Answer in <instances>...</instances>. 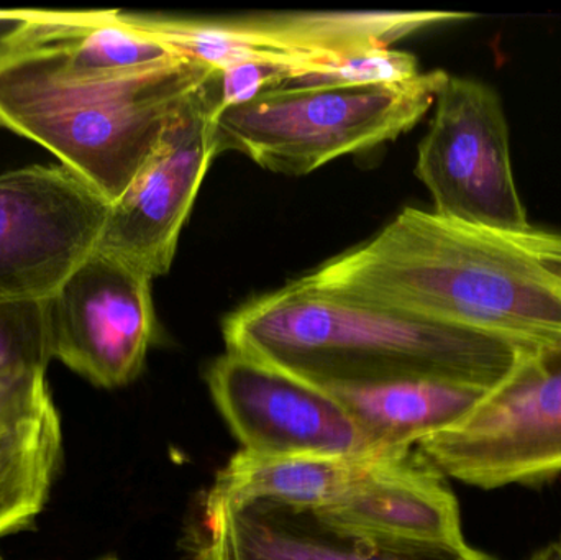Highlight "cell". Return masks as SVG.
I'll return each instance as SVG.
<instances>
[{
    "label": "cell",
    "instance_id": "6da1fadb",
    "mask_svg": "<svg viewBox=\"0 0 561 560\" xmlns=\"http://www.w3.org/2000/svg\"><path fill=\"white\" fill-rule=\"evenodd\" d=\"M217 69L122 10H28L0 36V127L51 151L108 203Z\"/></svg>",
    "mask_w": 561,
    "mask_h": 560
},
{
    "label": "cell",
    "instance_id": "7a4b0ae2",
    "mask_svg": "<svg viewBox=\"0 0 561 560\" xmlns=\"http://www.w3.org/2000/svg\"><path fill=\"white\" fill-rule=\"evenodd\" d=\"M304 285L529 352L561 345V230L471 226L404 207Z\"/></svg>",
    "mask_w": 561,
    "mask_h": 560
},
{
    "label": "cell",
    "instance_id": "3957f363",
    "mask_svg": "<svg viewBox=\"0 0 561 560\" xmlns=\"http://www.w3.org/2000/svg\"><path fill=\"white\" fill-rule=\"evenodd\" d=\"M227 351L319 387L442 380L493 390L520 351L467 329L304 285L256 296L222 322Z\"/></svg>",
    "mask_w": 561,
    "mask_h": 560
},
{
    "label": "cell",
    "instance_id": "277c9868",
    "mask_svg": "<svg viewBox=\"0 0 561 560\" xmlns=\"http://www.w3.org/2000/svg\"><path fill=\"white\" fill-rule=\"evenodd\" d=\"M412 454L278 459L242 449L217 472L204 499L203 523L270 500L408 538L465 541L457 499Z\"/></svg>",
    "mask_w": 561,
    "mask_h": 560
},
{
    "label": "cell",
    "instance_id": "5b68a950",
    "mask_svg": "<svg viewBox=\"0 0 561 560\" xmlns=\"http://www.w3.org/2000/svg\"><path fill=\"white\" fill-rule=\"evenodd\" d=\"M448 76L432 69L398 84L273 89L216 108L214 147L217 157L240 151L275 173H312L414 128L434 107Z\"/></svg>",
    "mask_w": 561,
    "mask_h": 560
},
{
    "label": "cell",
    "instance_id": "8992f818",
    "mask_svg": "<svg viewBox=\"0 0 561 560\" xmlns=\"http://www.w3.org/2000/svg\"><path fill=\"white\" fill-rule=\"evenodd\" d=\"M442 479L493 490L561 476V345L520 352L503 381L457 426L417 444Z\"/></svg>",
    "mask_w": 561,
    "mask_h": 560
},
{
    "label": "cell",
    "instance_id": "52a82bcc",
    "mask_svg": "<svg viewBox=\"0 0 561 560\" xmlns=\"http://www.w3.org/2000/svg\"><path fill=\"white\" fill-rule=\"evenodd\" d=\"M434 107L415 163V176L431 193L432 210L471 226H529L500 92L481 79L450 75Z\"/></svg>",
    "mask_w": 561,
    "mask_h": 560
},
{
    "label": "cell",
    "instance_id": "ba28073f",
    "mask_svg": "<svg viewBox=\"0 0 561 560\" xmlns=\"http://www.w3.org/2000/svg\"><path fill=\"white\" fill-rule=\"evenodd\" d=\"M108 210L62 164L0 174V302L51 298L98 249Z\"/></svg>",
    "mask_w": 561,
    "mask_h": 560
},
{
    "label": "cell",
    "instance_id": "9c48e42d",
    "mask_svg": "<svg viewBox=\"0 0 561 560\" xmlns=\"http://www.w3.org/2000/svg\"><path fill=\"white\" fill-rule=\"evenodd\" d=\"M51 357L99 388L127 387L157 338L151 278L95 250L45 301Z\"/></svg>",
    "mask_w": 561,
    "mask_h": 560
},
{
    "label": "cell",
    "instance_id": "30bf717a",
    "mask_svg": "<svg viewBox=\"0 0 561 560\" xmlns=\"http://www.w3.org/2000/svg\"><path fill=\"white\" fill-rule=\"evenodd\" d=\"M206 378L217 410L247 453L278 459L376 453L327 388L270 362L227 351Z\"/></svg>",
    "mask_w": 561,
    "mask_h": 560
},
{
    "label": "cell",
    "instance_id": "8fae6325",
    "mask_svg": "<svg viewBox=\"0 0 561 560\" xmlns=\"http://www.w3.org/2000/svg\"><path fill=\"white\" fill-rule=\"evenodd\" d=\"M217 79L219 71L191 99L153 157L111 204L95 249L151 279L170 272L181 230L217 157L213 140Z\"/></svg>",
    "mask_w": 561,
    "mask_h": 560
},
{
    "label": "cell",
    "instance_id": "7c38bea8",
    "mask_svg": "<svg viewBox=\"0 0 561 560\" xmlns=\"http://www.w3.org/2000/svg\"><path fill=\"white\" fill-rule=\"evenodd\" d=\"M187 549L191 560H493L465 541L408 538L270 500L203 523Z\"/></svg>",
    "mask_w": 561,
    "mask_h": 560
},
{
    "label": "cell",
    "instance_id": "4fadbf2b",
    "mask_svg": "<svg viewBox=\"0 0 561 560\" xmlns=\"http://www.w3.org/2000/svg\"><path fill=\"white\" fill-rule=\"evenodd\" d=\"M376 453H412L421 441L450 430L488 390L442 380H399L327 387Z\"/></svg>",
    "mask_w": 561,
    "mask_h": 560
},
{
    "label": "cell",
    "instance_id": "5bb4252c",
    "mask_svg": "<svg viewBox=\"0 0 561 560\" xmlns=\"http://www.w3.org/2000/svg\"><path fill=\"white\" fill-rule=\"evenodd\" d=\"M62 460L55 404L0 434V539L28 528L43 512Z\"/></svg>",
    "mask_w": 561,
    "mask_h": 560
},
{
    "label": "cell",
    "instance_id": "9a60e30c",
    "mask_svg": "<svg viewBox=\"0 0 561 560\" xmlns=\"http://www.w3.org/2000/svg\"><path fill=\"white\" fill-rule=\"evenodd\" d=\"M421 72V65L411 53L398 52L391 46H373L300 66L278 89L398 84L417 78Z\"/></svg>",
    "mask_w": 561,
    "mask_h": 560
},
{
    "label": "cell",
    "instance_id": "2e32d148",
    "mask_svg": "<svg viewBox=\"0 0 561 560\" xmlns=\"http://www.w3.org/2000/svg\"><path fill=\"white\" fill-rule=\"evenodd\" d=\"M51 361L45 301L0 302V377L45 374Z\"/></svg>",
    "mask_w": 561,
    "mask_h": 560
},
{
    "label": "cell",
    "instance_id": "e0dca14e",
    "mask_svg": "<svg viewBox=\"0 0 561 560\" xmlns=\"http://www.w3.org/2000/svg\"><path fill=\"white\" fill-rule=\"evenodd\" d=\"M51 404L55 403L42 372L0 377V434L35 420Z\"/></svg>",
    "mask_w": 561,
    "mask_h": 560
},
{
    "label": "cell",
    "instance_id": "ac0fdd59",
    "mask_svg": "<svg viewBox=\"0 0 561 560\" xmlns=\"http://www.w3.org/2000/svg\"><path fill=\"white\" fill-rule=\"evenodd\" d=\"M529 560H561V538L559 541L547 546V548L542 549V551L537 552V555Z\"/></svg>",
    "mask_w": 561,
    "mask_h": 560
},
{
    "label": "cell",
    "instance_id": "d6986e66",
    "mask_svg": "<svg viewBox=\"0 0 561 560\" xmlns=\"http://www.w3.org/2000/svg\"><path fill=\"white\" fill-rule=\"evenodd\" d=\"M105 560H117V559H105Z\"/></svg>",
    "mask_w": 561,
    "mask_h": 560
}]
</instances>
